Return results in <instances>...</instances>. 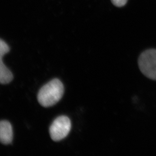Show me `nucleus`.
Instances as JSON below:
<instances>
[{
	"instance_id": "obj_1",
	"label": "nucleus",
	"mask_w": 156,
	"mask_h": 156,
	"mask_svg": "<svg viewBox=\"0 0 156 156\" xmlns=\"http://www.w3.org/2000/svg\"><path fill=\"white\" fill-rule=\"evenodd\" d=\"M64 86L58 79H53L45 84L38 94V101L41 106L49 107L58 103L64 94Z\"/></svg>"
},
{
	"instance_id": "obj_2",
	"label": "nucleus",
	"mask_w": 156,
	"mask_h": 156,
	"mask_svg": "<svg viewBox=\"0 0 156 156\" xmlns=\"http://www.w3.org/2000/svg\"><path fill=\"white\" fill-rule=\"evenodd\" d=\"M139 68L142 73L150 80H156V49H149L139 57Z\"/></svg>"
},
{
	"instance_id": "obj_3",
	"label": "nucleus",
	"mask_w": 156,
	"mask_h": 156,
	"mask_svg": "<svg viewBox=\"0 0 156 156\" xmlns=\"http://www.w3.org/2000/svg\"><path fill=\"white\" fill-rule=\"evenodd\" d=\"M71 120L65 116H61L54 120L49 128V133L52 140L60 141L65 139L71 131Z\"/></svg>"
},
{
	"instance_id": "obj_4",
	"label": "nucleus",
	"mask_w": 156,
	"mask_h": 156,
	"mask_svg": "<svg viewBox=\"0 0 156 156\" xmlns=\"http://www.w3.org/2000/svg\"><path fill=\"white\" fill-rule=\"evenodd\" d=\"M13 137V133L10 123L4 120L0 121V142L4 144H10Z\"/></svg>"
},
{
	"instance_id": "obj_5",
	"label": "nucleus",
	"mask_w": 156,
	"mask_h": 156,
	"mask_svg": "<svg viewBox=\"0 0 156 156\" xmlns=\"http://www.w3.org/2000/svg\"><path fill=\"white\" fill-rule=\"evenodd\" d=\"M13 78L12 72L5 65L3 61L0 62V83L8 84L12 81Z\"/></svg>"
},
{
	"instance_id": "obj_6",
	"label": "nucleus",
	"mask_w": 156,
	"mask_h": 156,
	"mask_svg": "<svg viewBox=\"0 0 156 156\" xmlns=\"http://www.w3.org/2000/svg\"><path fill=\"white\" fill-rule=\"evenodd\" d=\"M10 51L7 44L0 38V62L3 61V58Z\"/></svg>"
},
{
	"instance_id": "obj_7",
	"label": "nucleus",
	"mask_w": 156,
	"mask_h": 156,
	"mask_svg": "<svg viewBox=\"0 0 156 156\" xmlns=\"http://www.w3.org/2000/svg\"><path fill=\"white\" fill-rule=\"evenodd\" d=\"M110 1L115 6L118 7H122L125 6L128 0H110Z\"/></svg>"
}]
</instances>
